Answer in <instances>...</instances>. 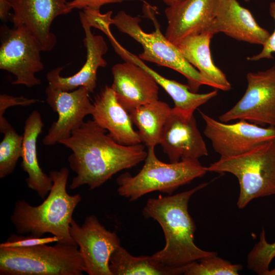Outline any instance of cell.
I'll return each mask as SVG.
<instances>
[{
	"instance_id": "cell-1",
	"label": "cell",
	"mask_w": 275,
	"mask_h": 275,
	"mask_svg": "<svg viewBox=\"0 0 275 275\" xmlns=\"http://www.w3.org/2000/svg\"><path fill=\"white\" fill-rule=\"evenodd\" d=\"M107 130L93 120L84 122L69 138L60 142L70 149L68 161L76 173L69 185L71 189L87 185L97 188L118 172L144 161L147 155L141 143L123 145L113 140Z\"/></svg>"
},
{
	"instance_id": "cell-2",
	"label": "cell",
	"mask_w": 275,
	"mask_h": 275,
	"mask_svg": "<svg viewBox=\"0 0 275 275\" xmlns=\"http://www.w3.org/2000/svg\"><path fill=\"white\" fill-rule=\"evenodd\" d=\"M208 183L174 195L148 200L143 211L145 217L152 218L161 227L165 238L164 247L152 255L164 265L179 267L195 261L217 255L204 251L194 242L196 227L188 210L191 197Z\"/></svg>"
},
{
	"instance_id": "cell-3",
	"label": "cell",
	"mask_w": 275,
	"mask_h": 275,
	"mask_svg": "<svg viewBox=\"0 0 275 275\" xmlns=\"http://www.w3.org/2000/svg\"><path fill=\"white\" fill-rule=\"evenodd\" d=\"M69 175V170L65 167L49 172L53 185L40 205L34 206L24 200L16 202L10 220L17 233L39 236L50 233L58 237L60 242L77 245L70 235V226L81 196L67 193Z\"/></svg>"
},
{
	"instance_id": "cell-4",
	"label": "cell",
	"mask_w": 275,
	"mask_h": 275,
	"mask_svg": "<svg viewBox=\"0 0 275 275\" xmlns=\"http://www.w3.org/2000/svg\"><path fill=\"white\" fill-rule=\"evenodd\" d=\"M154 7L144 3L143 12L152 20L155 30L151 33L145 32L140 25L141 19L132 16L124 11H119L110 19L119 31L126 34L143 47V51L139 55L142 61L155 63L171 68L183 75L187 79L190 90L197 93L202 85L218 89L212 82L201 73L184 58L177 46L171 42L161 33L160 25L155 16Z\"/></svg>"
},
{
	"instance_id": "cell-5",
	"label": "cell",
	"mask_w": 275,
	"mask_h": 275,
	"mask_svg": "<svg viewBox=\"0 0 275 275\" xmlns=\"http://www.w3.org/2000/svg\"><path fill=\"white\" fill-rule=\"evenodd\" d=\"M207 169L208 172L229 173L237 177L239 208H244L254 199L275 195V139L239 155L221 157Z\"/></svg>"
},
{
	"instance_id": "cell-6",
	"label": "cell",
	"mask_w": 275,
	"mask_h": 275,
	"mask_svg": "<svg viewBox=\"0 0 275 275\" xmlns=\"http://www.w3.org/2000/svg\"><path fill=\"white\" fill-rule=\"evenodd\" d=\"M85 269L77 245L0 248L1 275H82Z\"/></svg>"
},
{
	"instance_id": "cell-7",
	"label": "cell",
	"mask_w": 275,
	"mask_h": 275,
	"mask_svg": "<svg viewBox=\"0 0 275 275\" xmlns=\"http://www.w3.org/2000/svg\"><path fill=\"white\" fill-rule=\"evenodd\" d=\"M154 149L148 148L145 163L137 174L132 176L126 172L118 177L117 191L120 196L134 201L156 191L171 195L180 186L208 172L198 160L164 162L157 157Z\"/></svg>"
},
{
	"instance_id": "cell-8",
	"label": "cell",
	"mask_w": 275,
	"mask_h": 275,
	"mask_svg": "<svg viewBox=\"0 0 275 275\" xmlns=\"http://www.w3.org/2000/svg\"><path fill=\"white\" fill-rule=\"evenodd\" d=\"M0 69L16 77L13 85L32 87L41 84L36 74L44 68L41 49L33 36L23 26L1 27Z\"/></svg>"
},
{
	"instance_id": "cell-9",
	"label": "cell",
	"mask_w": 275,
	"mask_h": 275,
	"mask_svg": "<svg viewBox=\"0 0 275 275\" xmlns=\"http://www.w3.org/2000/svg\"><path fill=\"white\" fill-rule=\"evenodd\" d=\"M246 79L244 95L233 107L219 116V121L245 120L260 126L275 127V67L249 72Z\"/></svg>"
},
{
	"instance_id": "cell-10",
	"label": "cell",
	"mask_w": 275,
	"mask_h": 275,
	"mask_svg": "<svg viewBox=\"0 0 275 275\" xmlns=\"http://www.w3.org/2000/svg\"><path fill=\"white\" fill-rule=\"evenodd\" d=\"M70 233L78 245L89 275H112L109 268L112 254L121 245L118 235L107 230L96 216H87L80 226L73 218Z\"/></svg>"
},
{
	"instance_id": "cell-11",
	"label": "cell",
	"mask_w": 275,
	"mask_h": 275,
	"mask_svg": "<svg viewBox=\"0 0 275 275\" xmlns=\"http://www.w3.org/2000/svg\"><path fill=\"white\" fill-rule=\"evenodd\" d=\"M205 123L204 135L221 157L235 156L275 139V127L260 126L245 120L233 124L217 121L200 111Z\"/></svg>"
},
{
	"instance_id": "cell-12",
	"label": "cell",
	"mask_w": 275,
	"mask_h": 275,
	"mask_svg": "<svg viewBox=\"0 0 275 275\" xmlns=\"http://www.w3.org/2000/svg\"><path fill=\"white\" fill-rule=\"evenodd\" d=\"M89 93L84 87L71 92L47 87L46 102L58 114V118L44 137V145L53 146L69 138L84 123L85 117L92 115L94 105L90 101Z\"/></svg>"
},
{
	"instance_id": "cell-13",
	"label": "cell",
	"mask_w": 275,
	"mask_h": 275,
	"mask_svg": "<svg viewBox=\"0 0 275 275\" xmlns=\"http://www.w3.org/2000/svg\"><path fill=\"white\" fill-rule=\"evenodd\" d=\"M13 13V26H23L33 36L42 51L51 50L57 43L51 25L59 16L70 12L67 0H8Z\"/></svg>"
},
{
	"instance_id": "cell-14",
	"label": "cell",
	"mask_w": 275,
	"mask_h": 275,
	"mask_svg": "<svg viewBox=\"0 0 275 275\" xmlns=\"http://www.w3.org/2000/svg\"><path fill=\"white\" fill-rule=\"evenodd\" d=\"M159 144L171 162L198 160L208 155L194 114L175 107L163 126Z\"/></svg>"
},
{
	"instance_id": "cell-15",
	"label": "cell",
	"mask_w": 275,
	"mask_h": 275,
	"mask_svg": "<svg viewBox=\"0 0 275 275\" xmlns=\"http://www.w3.org/2000/svg\"><path fill=\"white\" fill-rule=\"evenodd\" d=\"M79 20L84 30L83 39L87 49V58L84 65L75 74L70 76L61 75L62 67H57L47 73L46 79L48 86L65 91H71L80 87H85L89 92L93 93L97 85V73L99 67H105L107 62L103 56L108 50V47L102 36L94 35L80 11Z\"/></svg>"
},
{
	"instance_id": "cell-16",
	"label": "cell",
	"mask_w": 275,
	"mask_h": 275,
	"mask_svg": "<svg viewBox=\"0 0 275 275\" xmlns=\"http://www.w3.org/2000/svg\"><path fill=\"white\" fill-rule=\"evenodd\" d=\"M218 0H183L168 6L166 37L176 45L183 38L209 32Z\"/></svg>"
},
{
	"instance_id": "cell-17",
	"label": "cell",
	"mask_w": 275,
	"mask_h": 275,
	"mask_svg": "<svg viewBox=\"0 0 275 275\" xmlns=\"http://www.w3.org/2000/svg\"><path fill=\"white\" fill-rule=\"evenodd\" d=\"M114 89L119 103L129 113L158 100L159 87L153 77L133 62L125 61L112 68Z\"/></svg>"
},
{
	"instance_id": "cell-18",
	"label": "cell",
	"mask_w": 275,
	"mask_h": 275,
	"mask_svg": "<svg viewBox=\"0 0 275 275\" xmlns=\"http://www.w3.org/2000/svg\"><path fill=\"white\" fill-rule=\"evenodd\" d=\"M209 32L213 35L223 33L238 41L262 45L270 35L237 0H218Z\"/></svg>"
},
{
	"instance_id": "cell-19",
	"label": "cell",
	"mask_w": 275,
	"mask_h": 275,
	"mask_svg": "<svg viewBox=\"0 0 275 275\" xmlns=\"http://www.w3.org/2000/svg\"><path fill=\"white\" fill-rule=\"evenodd\" d=\"M93 120L108 131L109 136L123 145L141 143L138 132L134 130L129 114L118 101L111 86H106L94 97Z\"/></svg>"
},
{
	"instance_id": "cell-20",
	"label": "cell",
	"mask_w": 275,
	"mask_h": 275,
	"mask_svg": "<svg viewBox=\"0 0 275 275\" xmlns=\"http://www.w3.org/2000/svg\"><path fill=\"white\" fill-rule=\"evenodd\" d=\"M43 126L40 114L33 111L25 121L21 166L28 175L25 179L28 187L44 199L51 189L53 182L40 168L37 157V140Z\"/></svg>"
},
{
	"instance_id": "cell-21",
	"label": "cell",
	"mask_w": 275,
	"mask_h": 275,
	"mask_svg": "<svg viewBox=\"0 0 275 275\" xmlns=\"http://www.w3.org/2000/svg\"><path fill=\"white\" fill-rule=\"evenodd\" d=\"M213 35L205 32L186 37L176 45L186 59L205 78L215 84L218 89L228 91L231 85L224 73L213 63L210 49Z\"/></svg>"
},
{
	"instance_id": "cell-22",
	"label": "cell",
	"mask_w": 275,
	"mask_h": 275,
	"mask_svg": "<svg viewBox=\"0 0 275 275\" xmlns=\"http://www.w3.org/2000/svg\"><path fill=\"white\" fill-rule=\"evenodd\" d=\"M114 49L125 61L133 62L149 73L158 85L172 98L174 103V107L176 108L194 114L197 108L217 94L216 90L203 94L193 92L187 85L161 75L145 64L139 57L126 50L119 43L115 45Z\"/></svg>"
},
{
	"instance_id": "cell-23",
	"label": "cell",
	"mask_w": 275,
	"mask_h": 275,
	"mask_svg": "<svg viewBox=\"0 0 275 275\" xmlns=\"http://www.w3.org/2000/svg\"><path fill=\"white\" fill-rule=\"evenodd\" d=\"M187 265L179 267L168 266L152 256H132L120 245L112 254L109 268L112 275H178L184 274Z\"/></svg>"
},
{
	"instance_id": "cell-24",
	"label": "cell",
	"mask_w": 275,
	"mask_h": 275,
	"mask_svg": "<svg viewBox=\"0 0 275 275\" xmlns=\"http://www.w3.org/2000/svg\"><path fill=\"white\" fill-rule=\"evenodd\" d=\"M172 108L165 102L156 100L129 112L138 128L141 141L148 148L159 144L160 135Z\"/></svg>"
},
{
	"instance_id": "cell-25",
	"label": "cell",
	"mask_w": 275,
	"mask_h": 275,
	"mask_svg": "<svg viewBox=\"0 0 275 275\" xmlns=\"http://www.w3.org/2000/svg\"><path fill=\"white\" fill-rule=\"evenodd\" d=\"M0 143V178L12 174L18 160L21 157L23 136L18 134L12 126L3 133Z\"/></svg>"
},
{
	"instance_id": "cell-26",
	"label": "cell",
	"mask_w": 275,
	"mask_h": 275,
	"mask_svg": "<svg viewBox=\"0 0 275 275\" xmlns=\"http://www.w3.org/2000/svg\"><path fill=\"white\" fill-rule=\"evenodd\" d=\"M242 266L232 264L216 255L204 258L187 265L185 275H238Z\"/></svg>"
},
{
	"instance_id": "cell-27",
	"label": "cell",
	"mask_w": 275,
	"mask_h": 275,
	"mask_svg": "<svg viewBox=\"0 0 275 275\" xmlns=\"http://www.w3.org/2000/svg\"><path fill=\"white\" fill-rule=\"evenodd\" d=\"M275 258V241L269 243L263 228L259 240L249 252L247 257V267L260 275H265L269 269L272 259Z\"/></svg>"
},
{
	"instance_id": "cell-28",
	"label": "cell",
	"mask_w": 275,
	"mask_h": 275,
	"mask_svg": "<svg viewBox=\"0 0 275 275\" xmlns=\"http://www.w3.org/2000/svg\"><path fill=\"white\" fill-rule=\"evenodd\" d=\"M59 241V238L53 235L43 237L32 234L26 236L12 234L5 242L0 244V248H26Z\"/></svg>"
},
{
	"instance_id": "cell-29",
	"label": "cell",
	"mask_w": 275,
	"mask_h": 275,
	"mask_svg": "<svg viewBox=\"0 0 275 275\" xmlns=\"http://www.w3.org/2000/svg\"><path fill=\"white\" fill-rule=\"evenodd\" d=\"M269 11L270 16L273 19L275 24V2L269 4ZM261 51L257 54L247 58L248 61H257L263 59H272V53H275V26L273 33L270 34L262 45Z\"/></svg>"
},
{
	"instance_id": "cell-30",
	"label": "cell",
	"mask_w": 275,
	"mask_h": 275,
	"mask_svg": "<svg viewBox=\"0 0 275 275\" xmlns=\"http://www.w3.org/2000/svg\"><path fill=\"white\" fill-rule=\"evenodd\" d=\"M40 100L35 98H28L24 96H13L6 94L0 95V121L4 120L5 118L4 114L10 107L14 106H30L39 102Z\"/></svg>"
},
{
	"instance_id": "cell-31",
	"label": "cell",
	"mask_w": 275,
	"mask_h": 275,
	"mask_svg": "<svg viewBox=\"0 0 275 275\" xmlns=\"http://www.w3.org/2000/svg\"><path fill=\"white\" fill-rule=\"evenodd\" d=\"M126 1L130 0H72L67 2V6L70 12L74 9H83L87 7L100 10L104 5L121 3Z\"/></svg>"
},
{
	"instance_id": "cell-32",
	"label": "cell",
	"mask_w": 275,
	"mask_h": 275,
	"mask_svg": "<svg viewBox=\"0 0 275 275\" xmlns=\"http://www.w3.org/2000/svg\"><path fill=\"white\" fill-rule=\"evenodd\" d=\"M12 7L8 0H0V18L2 21L10 20V11Z\"/></svg>"
},
{
	"instance_id": "cell-33",
	"label": "cell",
	"mask_w": 275,
	"mask_h": 275,
	"mask_svg": "<svg viewBox=\"0 0 275 275\" xmlns=\"http://www.w3.org/2000/svg\"><path fill=\"white\" fill-rule=\"evenodd\" d=\"M168 6L178 3L183 0H161Z\"/></svg>"
},
{
	"instance_id": "cell-34",
	"label": "cell",
	"mask_w": 275,
	"mask_h": 275,
	"mask_svg": "<svg viewBox=\"0 0 275 275\" xmlns=\"http://www.w3.org/2000/svg\"><path fill=\"white\" fill-rule=\"evenodd\" d=\"M265 275H275V267L272 269H269Z\"/></svg>"
},
{
	"instance_id": "cell-35",
	"label": "cell",
	"mask_w": 275,
	"mask_h": 275,
	"mask_svg": "<svg viewBox=\"0 0 275 275\" xmlns=\"http://www.w3.org/2000/svg\"><path fill=\"white\" fill-rule=\"evenodd\" d=\"M244 1L245 2H250V1H252V0H244Z\"/></svg>"
}]
</instances>
